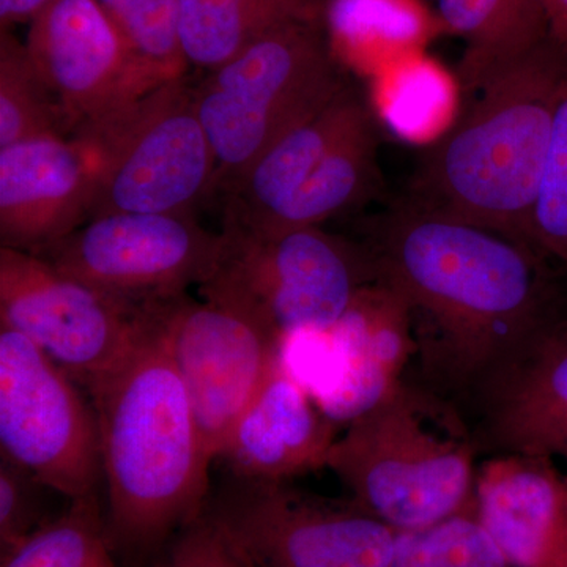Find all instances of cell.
Wrapping results in <instances>:
<instances>
[{
  "label": "cell",
  "instance_id": "1",
  "mask_svg": "<svg viewBox=\"0 0 567 567\" xmlns=\"http://www.w3.org/2000/svg\"><path fill=\"white\" fill-rule=\"evenodd\" d=\"M368 249L409 305L416 382L461 410L557 319L543 254L487 227L401 203Z\"/></svg>",
  "mask_w": 567,
  "mask_h": 567
},
{
  "label": "cell",
  "instance_id": "2",
  "mask_svg": "<svg viewBox=\"0 0 567 567\" xmlns=\"http://www.w3.org/2000/svg\"><path fill=\"white\" fill-rule=\"evenodd\" d=\"M159 303L151 306L136 346L87 390L99 421L111 546L147 558L203 516L213 464L167 347Z\"/></svg>",
  "mask_w": 567,
  "mask_h": 567
},
{
  "label": "cell",
  "instance_id": "3",
  "mask_svg": "<svg viewBox=\"0 0 567 567\" xmlns=\"http://www.w3.org/2000/svg\"><path fill=\"white\" fill-rule=\"evenodd\" d=\"M567 62L550 40L475 93L445 136L425 147L404 204L529 245Z\"/></svg>",
  "mask_w": 567,
  "mask_h": 567
},
{
  "label": "cell",
  "instance_id": "4",
  "mask_svg": "<svg viewBox=\"0 0 567 567\" xmlns=\"http://www.w3.org/2000/svg\"><path fill=\"white\" fill-rule=\"evenodd\" d=\"M464 412L415 379L346 425L327 468L395 533L475 513L476 457Z\"/></svg>",
  "mask_w": 567,
  "mask_h": 567
},
{
  "label": "cell",
  "instance_id": "5",
  "mask_svg": "<svg viewBox=\"0 0 567 567\" xmlns=\"http://www.w3.org/2000/svg\"><path fill=\"white\" fill-rule=\"evenodd\" d=\"M346 84L323 21L275 29L208 71L194 85V100L215 153V192L229 193L276 142Z\"/></svg>",
  "mask_w": 567,
  "mask_h": 567
},
{
  "label": "cell",
  "instance_id": "6",
  "mask_svg": "<svg viewBox=\"0 0 567 567\" xmlns=\"http://www.w3.org/2000/svg\"><path fill=\"white\" fill-rule=\"evenodd\" d=\"M93 171L91 216L185 215L215 193L216 159L185 76L73 133Z\"/></svg>",
  "mask_w": 567,
  "mask_h": 567
},
{
  "label": "cell",
  "instance_id": "7",
  "mask_svg": "<svg viewBox=\"0 0 567 567\" xmlns=\"http://www.w3.org/2000/svg\"><path fill=\"white\" fill-rule=\"evenodd\" d=\"M219 234L221 254L197 287L200 297L256 317L282 344L290 336L333 330L357 293L377 281L368 246L320 226L256 233L223 216Z\"/></svg>",
  "mask_w": 567,
  "mask_h": 567
},
{
  "label": "cell",
  "instance_id": "8",
  "mask_svg": "<svg viewBox=\"0 0 567 567\" xmlns=\"http://www.w3.org/2000/svg\"><path fill=\"white\" fill-rule=\"evenodd\" d=\"M25 336L0 327V451L66 499L99 494V421L87 391Z\"/></svg>",
  "mask_w": 567,
  "mask_h": 567
},
{
  "label": "cell",
  "instance_id": "9",
  "mask_svg": "<svg viewBox=\"0 0 567 567\" xmlns=\"http://www.w3.org/2000/svg\"><path fill=\"white\" fill-rule=\"evenodd\" d=\"M207 513L249 567H390L398 533L353 499L235 480Z\"/></svg>",
  "mask_w": 567,
  "mask_h": 567
},
{
  "label": "cell",
  "instance_id": "10",
  "mask_svg": "<svg viewBox=\"0 0 567 567\" xmlns=\"http://www.w3.org/2000/svg\"><path fill=\"white\" fill-rule=\"evenodd\" d=\"M32 254L100 292L147 306L207 281L221 234L200 226L194 213H111Z\"/></svg>",
  "mask_w": 567,
  "mask_h": 567
},
{
  "label": "cell",
  "instance_id": "11",
  "mask_svg": "<svg viewBox=\"0 0 567 567\" xmlns=\"http://www.w3.org/2000/svg\"><path fill=\"white\" fill-rule=\"evenodd\" d=\"M151 306L126 303L37 254L0 246V327L25 336L84 391L136 346Z\"/></svg>",
  "mask_w": 567,
  "mask_h": 567
},
{
  "label": "cell",
  "instance_id": "12",
  "mask_svg": "<svg viewBox=\"0 0 567 567\" xmlns=\"http://www.w3.org/2000/svg\"><path fill=\"white\" fill-rule=\"evenodd\" d=\"M159 316L205 450L218 461L230 427L281 361L282 339L235 306L185 293L162 301Z\"/></svg>",
  "mask_w": 567,
  "mask_h": 567
},
{
  "label": "cell",
  "instance_id": "13",
  "mask_svg": "<svg viewBox=\"0 0 567 567\" xmlns=\"http://www.w3.org/2000/svg\"><path fill=\"white\" fill-rule=\"evenodd\" d=\"M301 342L311 354L293 352L290 360L312 365L298 382L338 425L393 393L416 357L409 305L380 279L357 293L333 330L306 334Z\"/></svg>",
  "mask_w": 567,
  "mask_h": 567
},
{
  "label": "cell",
  "instance_id": "14",
  "mask_svg": "<svg viewBox=\"0 0 567 567\" xmlns=\"http://www.w3.org/2000/svg\"><path fill=\"white\" fill-rule=\"evenodd\" d=\"M25 47L73 133L159 85L99 0H54L31 22Z\"/></svg>",
  "mask_w": 567,
  "mask_h": 567
},
{
  "label": "cell",
  "instance_id": "15",
  "mask_svg": "<svg viewBox=\"0 0 567 567\" xmlns=\"http://www.w3.org/2000/svg\"><path fill=\"white\" fill-rule=\"evenodd\" d=\"M462 412L480 454L567 461V317L544 327Z\"/></svg>",
  "mask_w": 567,
  "mask_h": 567
},
{
  "label": "cell",
  "instance_id": "16",
  "mask_svg": "<svg viewBox=\"0 0 567 567\" xmlns=\"http://www.w3.org/2000/svg\"><path fill=\"white\" fill-rule=\"evenodd\" d=\"M93 171L73 136L0 147V244L37 252L89 221Z\"/></svg>",
  "mask_w": 567,
  "mask_h": 567
},
{
  "label": "cell",
  "instance_id": "17",
  "mask_svg": "<svg viewBox=\"0 0 567 567\" xmlns=\"http://www.w3.org/2000/svg\"><path fill=\"white\" fill-rule=\"evenodd\" d=\"M339 425L281 361L224 440L219 458L235 480L290 483L327 468Z\"/></svg>",
  "mask_w": 567,
  "mask_h": 567
},
{
  "label": "cell",
  "instance_id": "18",
  "mask_svg": "<svg viewBox=\"0 0 567 567\" xmlns=\"http://www.w3.org/2000/svg\"><path fill=\"white\" fill-rule=\"evenodd\" d=\"M475 513L509 567H567V487L551 458L481 462Z\"/></svg>",
  "mask_w": 567,
  "mask_h": 567
},
{
  "label": "cell",
  "instance_id": "19",
  "mask_svg": "<svg viewBox=\"0 0 567 567\" xmlns=\"http://www.w3.org/2000/svg\"><path fill=\"white\" fill-rule=\"evenodd\" d=\"M372 111L352 85L276 142L226 194L224 218L248 229H270L331 148Z\"/></svg>",
  "mask_w": 567,
  "mask_h": 567
},
{
  "label": "cell",
  "instance_id": "20",
  "mask_svg": "<svg viewBox=\"0 0 567 567\" xmlns=\"http://www.w3.org/2000/svg\"><path fill=\"white\" fill-rule=\"evenodd\" d=\"M323 28L339 65L369 80L446 33L424 0H327Z\"/></svg>",
  "mask_w": 567,
  "mask_h": 567
},
{
  "label": "cell",
  "instance_id": "21",
  "mask_svg": "<svg viewBox=\"0 0 567 567\" xmlns=\"http://www.w3.org/2000/svg\"><path fill=\"white\" fill-rule=\"evenodd\" d=\"M435 11L446 33L464 41L457 78L465 95L548 40L544 0H436Z\"/></svg>",
  "mask_w": 567,
  "mask_h": 567
},
{
  "label": "cell",
  "instance_id": "22",
  "mask_svg": "<svg viewBox=\"0 0 567 567\" xmlns=\"http://www.w3.org/2000/svg\"><path fill=\"white\" fill-rule=\"evenodd\" d=\"M322 0H178V39L188 65L219 69L265 33L323 21Z\"/></svg>",
  "mask_w": 567,
  "mask_h": 567
},
{
  "label": "cell",
  "instance_id": "23",
  "mask_svg": "<svg viewBox=\"0 0 567 567\" xmlns=\"http://www.w3.org/2000/svg\"><path fill=\"white\" fill-rule=\"evenodd\" d=\"M369 107L377 123L409 144H434L461 115L462 87L425 51L413 52L371 78Z\"/></svg>",
  "mask_w": 567,
  "mask_h": 567
},
{
  "label": "cell",
  "instance_id": "24",
  "mask_svg": "<svg viewBox=\"0 0 567 567\" xmlns=\"http://www.w3.org/2000/svg\"><path fill=\"white\" fill-rule=\"evenodd\" d=\"M377 125L371 114L347 133L265 233L319 227L374 196L382 181Z\"/></svg>",
  "mask_w": 567,
  "mask_h": 567
},
{
  "label": "cell",
  "instance_id": "25",
  "mask_svg": "<svg viewBox=\"0 0 567 567\" xmlns=\"http://www.w3.org/2000/svg\"><path fill=\"white\" fill-rule=\"evenodd\" d=\"M71 136L61 103L41 78L25 43L0 37V147L33 137Z\"/></svg>",
  "mask_w": 567,
  "mask_h": 567
},
{
  "label": "cell",
  "instance_id": "26",
  "mask_svg": "<svg viewBox=\"0 0 567 567\" xmlns=\"http://www.w3.org/2000/svg\"><path fill=\"white\" fill-rule=\"evenodd\" d=\"M0 567H118L99 494L70 499Z\"/></svg>",
  "mask_w": 567,
  "mask_h": 567
},
{
  "label": "cell",
  "instance_id": "27",
  "mask_svg": "<svg viewBox=\"0 0 567 567\" xmlns=\"http://www.w3.org/2000/svg\"><path fill=\"white\" fill-rule=\"evenodd\" d=\"M142 70L155 84L185 76L178 0H99Z\"/></svg>",
  "mask_w": 567,
  "mask_h": 567
},
{
  "label": "cell",
  "instance_id": "28",
  "mask_svg": "<svg viewBox=\"0 0 567 567\" xmlns=\"http://www.w3.org/2000/svg\"><path fill=\"white\" fill-rule=\"evenodd\" d=\"M390 567H509L476 513L398 533Z\"/></svg>",
  "mask_w": 567,
  "mask_h": 567
},
{
  "label": "cell",
  "instance_id": "29",
  "mask_svg": "<svg viewBox=\"0 0 567 567\" xmlns=\"http://www.w3.org/2000/svg\"><path fill=\"white\" fill-rule=\"evenodd\" d=\"M528 240L543 256L554 257L567 267V84L555 115Z\"/></svg>",
  "mask_w": 567,
  "mask_h": 567
},
{
  "label": "cell",
  "instance_id": "30",
  "mask_svg": "<svg viewBox=\"0 0 567 567\" xmlns=\"http://www.w3.org/2000/svg\"><path fill=\"white\" fill-rule=\"evenodd\" d=\"M51 492L25 470L0 457V561L50 520L44 495Z\"/></svg>",
  "mask_w": 567,
  "mask_h": 567
},
{
  "label": "cell",
  "instance_id": "31",
  "mask_svg": "<svg viewBox=\"0 0 567 567\" xmlns=\"http://www.w3.org/2000/svg\"><path fill=\"white\" fill-rule=\"evenodd\" d=\"M152 558L151 567H249L234 540L207 509L178 529Z\"/></svg>",
  "mask_w": 567,
  "mask_h": 567
},
{
  "label": "cell",
  "instance_id": "32",
  "mask_svg": "<svg viewBox=\"0 0 567 567\" xmlns=\"http://www.w3.org/2000/svg\"><path fill=\"white\" fill-rule=\"evenodd\" d=\"M54 0H0V28L2 32L21 22H32Z\"/></svg>",
  "mask_w": 567,
  "mask_h": 567
},
{
  "label": "cell",
  "instance_id": "33",
  "mask_svg": "<svg viewBox=\"0 0 567 567\" xmlns=\"http://www.w3.org/2000/svg\"><path fill=\"white\" fill-rule=\"evenodd\" d=\"M548 40L567 62V0H544Z\"/></svg>",
  "mask_w": 567,
  "mask_h": 567
},
{
  "label": "cell",
  "instance_id": "34",
  "mask_svg": "<svg viewBox=\"0 0 567 567\" xmlns=\"http://www.w3.org/2000/svg\"><path fill=\"white\" fill-rule=\"evenodd\" d=\"M565 481H566V487H567V476H565Z\"/></svg>",
  "mask_w": 567,
  "mask_h": 567
}]
</instances>
